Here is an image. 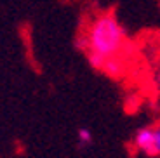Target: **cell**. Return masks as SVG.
Here are the masks:
<instances>
[{"mask_svg":"<svg viewBox=\"0 0 160 158\" xmlns=\"http://www.w3.org/2000/svg\"><path fill=\"white\" fill-rule=\"evenodd\" d=\"M104 70H106V73H110L112 77H118L120 73H122V66H120V61L117 59V57H112V59H108L106 63H104Z\"/></svg>","mask_w":160,"mask_h":158,"instance_id":"obj_3","label":"cell"},{"mask_svg":"<svg viewBox=\"0 0 160 158\" xmlns=\"http://www.w3.org/2000/svg\"><path fill=\"white\" fill-rule=\"evenodd\" d=\"M153 82H155V85L160 89V68L155 71V77H153Z\"/></svg>","mask_w":160,"mask_h":158,"instance_id":"obj_5","label":"cell"},{"mask_svg":"<svg viewBox=\"0 0 160 158\" xmlns=\"http://www.w3.org/2000/svg\"><path fill=\"white\" fill-rule=\"evenodd\" d=\"M125 40V32L115 14H101L92 21L87 33V54L94 68H103L104 63L117 57Z\"/></svg>","mask_w":160,"mask_h":158,"instance_id":"obj_1","label":"cell"},{"mask_svg":"<svg viewBox=\"0 0 160 158\" xmlns=\"http://www.w3.org/2000/svg\"><path fill=\"white\" fill-rule=\"evenodd\" d=\"M80 146H89L92 144V132L89 129H78V134H77Z\"/></svg>","mask_w":160,"mask_h":158,"instance_id":"obj_4","label":"cell"},{"mask_svg":"<svg viewBox=\"0 0 160 158\" xmlns=\"http://www.w3.org/2000/svg\"><path fill=\"white\" fill-rule=\"evenodd\" d=\"M134 148L144 156H160V125L139 129L134 136Z\"/></svg>","mask_w":160,"mask_h":158,"instance_id":"obj_2","label":"cell"}]
</instances>
